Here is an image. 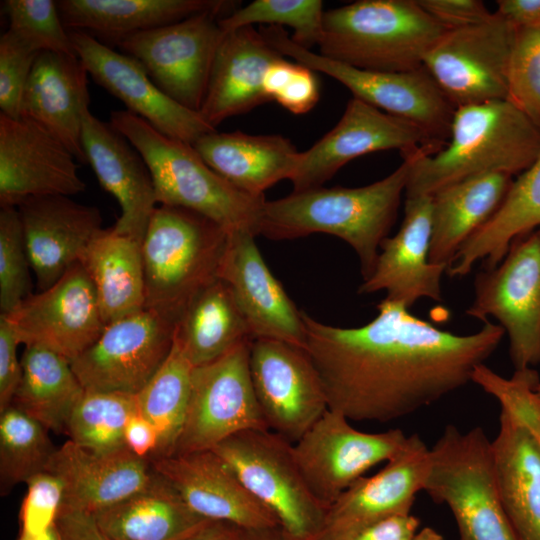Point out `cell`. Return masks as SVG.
I'll list each match as a JSON object with an SVG mask.
<instances>
[{
	"label": "cell",
	"instance_id": "1",
	"mask_svg": "<svg viewBox=\"0 0 540 540\" xmlns=\"http://www.w3.org/2000/svg\"><path fill=\"white\" fill-rule=\"evenodd\" d=\"M369 323L353 328L322 323L302 310L306 347L328 409L350 421L388 422L430 406L472 382L505 331L485 321L457 335L383 299Z\"/></svg>",
	"mask_w": 540,
	"mask_h": 540
},
{
	"label": "cell",
	"instance_id": "2",
	"mask_svg": "<svg viewBox=\"0 0 540 540\" xmlns=\"http://www.w3.org/2000/svg\"><path fill=\"white\" fill-rule=\"evenodd\" d=\"M410 161L362 187H318L265 201L258 235L274 240L313 233L334 235L356 252L363 279L373 272L382 241L395 222L405 193Z\"/></svg>",
	"mask_w": 540,
	"mask_h": 540
},
{
	"label": "cell",
	"instance_id": "3",
	"mask_svg": "<svg viewBox=\"0 0 540 540\" xmlns=\"http://www.w3.org/2000/svg\"><path fill=\"white\" fill-rule=\"evenodd\" d=\"M540 154V128L507 100L455 108L449 141L438 152L405 156V196L432 195L475 176L528 169Z\"/></svg>",
	"mask_w": 540,
	"mask_h": 540
},
{
	"label": "cell",
	"instance_id": "4",
	"mask_svg": "<svg viewBox=\"0 0 540 540\" xmlns=\"http://www.w3.org/2000/svg\"><path fill=\"white\" fill-rule=\"evenodd\" d=\"M110 124L147 164L158 205L199 213L228 232L247 230L258 235L264 196L237 189L212 170L192 144L165 136L127 110L112 111Z\"/></svg>",
	"mask_w": 540,
	"mask_h": 540
},
{
	"label": "cell",
	"instance_id": "5",
	"mask_svg": "<svg viewBox=\"0 0 540 540\" xmlns=\"http://www.w3.org/2000/svg\"><path fill=\"white\" fill-rule=\"evenodd\" d=\"M228 234L199 213L157 205L141 243L145 308L177 324L193 299L219 279Z\"/></svg>",
	"mask_w": 540,
	"mask_h": 540
},
{
	"label": "cell",
	"instance_id": "6",
	"mask_svg": "<svg viewBox=\"0 0 540 540\" xmlns=\"http://www.w3.org/2000/svg\"><path fill=\"white\" fill-rule=\"evenodd\" d=\"M446 30L417 0H358L324 12L318 53L364 70L410 71Z\"/></svg>",
	"mask_w": 540,
	"mask_h": 540
},
{
	"label": "cell",
	"instance_id": "7",
	"mask_svg": "<svg viewBox=\"0 0 540 540\" xmlns=\"http://www.w3.org/2000/svg\"><path fill=\"white\" fill-rule=\"evenodd\" d=\"M423 491L450 509L459 540H518L500 498L491 440L481 427L444 428L429 450Z\"/></svg>",
	"mask_w": 540,
	"mask_h": 540
},
{
	"label": "cell",
	"instance_id": "8",
	"mask_svg": "<svg viewBox=\"0 0 540 540\" xmlns=\"http://www.w3.org/2000/svg\"><path fill=\"white\" fill-rule=\"evenodd\" d=\"M260 32L283 56L337 80L354 98L413 123L440 150L447 144L455 107L423 66L403 72L359 69L296 44L282 27L263 26Z\"/></svg>",
	"mask_w": 540,
	"mask_h": 540
},
{
	"label": "cell",
	"instance_id": "9",
	"mask_svg": "<svg viewBox=\"0 0 540 540\" xmlns=\"http://www.w3.org/2000/svg\"><path fill=\"white\" fill-rule=\"evenodd\" d=\"M216 452L246 488L299 540H313L326 507L308 488L293 454V443L269 429L244 430L227 438Z\"/></svg>",
	"mask_w": 540,
	"mask_h": 540
},
{
	"label": "cell",
	"instance_id": "10",
	"mask_svg": "<svg viewBox=\"0 0 540 540\" xmlns=\"http://www.w3.org/2000/svg\"><path fill=\"white\" fill-rule=\"evenodd\" d=\"M466 313L498 320L509 338L515 370L540 363V228L512 241L502 261L475 280V298Z\"/></svg>",
	"mask_w": 540,
	"mask_h": 540
},
{
	"label": "cell",
	"instance_id": "11",
	"mask_svg": "<svg viewBox=\"0 0 540 540\" xmlns=\"http://www.w3.org/2000/svg\"><path fill=\"white\" fill-rule=\"evenodd\" d=\"M223 17L218 12L205 11L125 36L115 44L122 53L136 59L168 97L199 112L225 33L219 25Z\"/></svg>",
	"mask_w": 540,
	"mask_h": 540
},
{
	"label": "cell",
	"instance_id": "12",
	"mask_svg": "<svg viewBox=\"0 0 540 540\" xmlns=\"http://www.w3.org/2000/svg\"><path fill=\"white\" fill-rule=\"evenodd\" d=\"M516 29L496 12L478 24L446 30L423 67L455 107L507 98V74Z\"/></svg>",
	"mask_w": 540,
	"mask_h": 540
},
{
	"label": "cell",
	"instance_id": "13",
	"mask_svg": "<svg viewBox=\"0 0 540 540\" xmlns=\"http://www.w3.org/2000/svg\"><path fill=\"white\" fill-rule=\"evenodd\" d=\"M251 342L193 368L186 418L175 454L211 450L241 431L268 429L250 377Z\"/></svg>",
	"mask_w": 540,
	"mask_h": 540
},
{
	"label": "cell",
	"instance_id": "14",
	"mask_svg": "<svg viewBox=\"0 0 540 540\" xmlns=\"http://www.w3.org/2000/svg\"><path fill=\"white\" fill-rule=\"evenodd\" d=\"M401 429L367 433L328 409L295 443L293 454L315 498L330 505L370 468L388 462L405 445Z\"/></svg>",
	"mask_w": 540,
	"mask_h": 540
},
{
	"label": "cell",
	"instance_id": "15",
	"mask_svg": "<svg viewBox=\"0 0 540 540\" xmlns=\"http://www.w3.org/2000/svg\"><path fill=\"white\" fill-rule=\"evenodd\" d=\"M175 326L145 308L108 324L72 369L85 391L137 395L169 355Z\"/></svg>",
	"mask_w": 540,
	"mask_h": 540
},
{
	"label": "cell",
	"instance_id": "16",
	"mask_svg": "<svg viewBox=\"0 0 540 540\" xmlns=\"http://www.w3.org/2000/svg\"><path fill=\"white\" fill-rule=\"evenodd\" d=\"M396 149L402 157L434 154L440 148L413 123L352 98L337 124L308 150L300 152L291 178L293 191L322 187L349 161Z\"/></svg>",
	"mask_w": 540,
	"mask_h": 540
},
{
	"label": "cell",
	"instance_id": "17",
	"mask_svg": "<svg viewBox=\"0 0 540 540\" xmlns=\"http://www.w3.org/2000/svg\"><path fill=\"white\" fill-rule=\"evenodd\" d=\"M249 370L267 428L289 442H297L328 410L322 382L305 349L280 340L255 339Z\"/></svg>",
	"mask_w": 540,
	"mask_h": 540
},
{
	"label": "cell",
	"instance_id": "18",
	"mask_svg": "<svg viewBox=\"0 0 540 540\" xmlns=\"http://www.w3.org/2000/svg\"><path fill=\"white\" fill-rule=\"evenodd\" d=\"M4 315L21 343L43 345L70 362L88 349L106 327L95 288L80 262L51 287L31 294Z\"/></svg>",
	"mask_w": 540,
	"mask_h": 540
},
{
	"label": "cell",
	"instance_id": "19",
	"mask_svg": "<svg viewBox=\"0 0 540 540\" xmlns=\"http://www.w3.org/2000/svg\"><path fill=\"white\" fill-rule=\"evenodd\" d=\"M429 450L418 434L408 436L379 472L358 479L330 505L313 540H350L377 522L409 514L423 491Z\"/></svg>",
	"mask_w": 540,
	"mask_h": 540
},
{
	"label": "cell",
	"instance_id": "20",
	"mask_svg": "<svg viewBox=\"0 0 540 540\" xmlns=\"http://www.w3.org/2000/svg\"><path fill=\"white\" fill-rule=\"evenodd\" d=\"M69 34L77 56L95 82L160 133L193 144L216 130L199 112L183 107L162 92L133 57L111 49L87 32Z\"/></svg>",
	"mask_w": 540,
	"mask_h": 540
},
{
	"label": "cell",
	"instance_id": "21",
	"mask_svg": "<svg viewBox=\"0 0 540 540\" xmlns=\"http://www.w3.org/2000/svg\"><path fill=\"white\" fill-rule=\"evenodd\" d=\"M75 156L39 124L0 113V206L86 189Z\"/></svg>",
	"mask_w": 540,
	"mask_h": 540
},
{
	"label": "cell",
	"instance_id": "22",
	"mask_svg": "<svg viewBox=\"0 0 540 540\" xmlns=\"http://www.w3.org/2000/svg\"><path fill=\"white\" fill-rule=\"evenodd\" d=\"M255 237L247 230L229 232L218 278L232 290L253 340H280L305 349L302 310L267 267Z\"/></svg>",
	"mask_w": 540,
	"mask_h": 540
},
{
	"label": "cell",
	"instance_id": "23",
	"mask_svg": "<svg viewBox=\"0 0 540 540\" xmlns=\"http://www.w3.org/2000/svg\"><path fill=\"white\" fill-rule=\"evenodd\" d=\"M155 473L165 479L186 505L206 520L233 523L243 529L279 525L274 513L242 483L213 450L153 459Z\"/></svg>",
	"mask_w": 540,
	"mask_h": 540
},
{
	"label": "cell",
	"instance_id": "24",
	"mask_svg": "<svg viewBox=\"0 0 540 540\" xmlns=\"http://www.w3.org/2000/svg\"><path fill=\"white\" fill-rule=\"evenodd\" d=\"M16 207L39 291L51 287L79 262L103 229L100 210L70 196H34Z\"/></svg>",
	"mask_w": 540,
	"mask_h": 540
},
{
	"label": "cell",
	"instance_id": "25",
	"mask_svg": "<svg viewBox=\"0 0 540 540\" xmlns=\"http://www.w3.org/2000/svg\"><path fill=\"white\" fill-rule=\"evenodd\" d=\"M431 235L432 196L406 198L399 231L382 241L374 270L358 293L383 290L385 299L407 308L420 298L442 301L441 278L448 266L430 262Z\"/></svg>",
	"mask_w": 540,
	"mask_h": 540
},
{
	"label": "cell",
	"instance_id": "26",
	"mask_svg": "<svg viewBox=\"0 0 540 540\" xmlns=\"http://www.w3.org/2000/svg\"><path fill=\"white\" fill-rule=\"evenodd\" d=\"M82 148L99 184L120 206L121 214L112 228L142 243L158 205L144 159L110 123L98 119L90 110L83 120Z\"/></svg>",
	"mask_w": 540,
	"mask_h": 540
},
{
	"label": "cell",
	"instance_id": "27",
	"mask_svg": "<svg viewBox=\"0 0 540 540\" xmlns=\"http://www.w3.org/2000/svg\"><path fill=\"white\" fill-rule=\"evenodd\" d=\"M46 471L62 483L63 507L94 514L144 489L155 477L150 461L127 448L97 454L70 440L55 450Z\"/></svg>",
	"mask_w": 540,
	"mask_h": 540
},
{
	"label": "cell",
	"instance_id": "28",
	"mask_svg": "<svg viewBox=\"0 0 540 540\" xmlns=\"http://www.w3.org/2000/svg\"><path fill=\"white\" fill-rule=\"evenodd\" d=\"M87 75L77 55L40 52L23 93L20 115L46 129L80 162H86L82 127L90 102Z\"/></svg>",
	"mask_w": 540,
	"mask_h": 540
},
{
	"label": "cell",
	"instance_id": "29",
	"mask_svg": "<svg viewBox=\"0 0 540 540\" xmlns=\"http://www.w3.org/2000/svg\"><path fill=\"white\" fill-rule=\"evenodd\" d=\"M283 57L253 26L225 32L199 111L205 122L216 129L224 120L269 101L263 89L264 77Z\"/></svg>",
	"mask_w": 540,
	"mask_h": 540
},
{
	"label": "cell",
	"instance_id": "30",
	"mask_svg": "<svg viewBox=\"0 0 540 540\" xmlns=\"http://www.w3.org/2000/svg\"><path fill=\"white\" fill-rule=\"evenodd\" d=\"M192 146L204 162L237 189L252 196L291 180L300 152L281 135H251L212 131Z\"/></svg>",
	"mask_w": 540,
	"mask_h": 540
},
{
	"label": "cell",
	"instance_id": "31",
	"mask_svg": "<svg viewBox=\"0 0 540 540\" xmlns=\"http://www.w3.org/2000/svg\"><path fill=\"white\" fill-rule=\"evenodd\" d=\"M57 6L68 31H84L114 42L205 11L225 17L239 7L227 0H60Z\"/></svg>",
	"mask_w": 540,
	"mask_h": 540
},
{
	"label": "cell",
	"instance_id": "32",
	"mask_svg": "<svg viewBox=\"0 0 540 540\" xmlns=\"http://www.w3.org/2000/svg\"><path fill=\"white\" fill-rule=\"evenodd\" d=\"M500 498L518 540H540V450L527 429L501 410L491 440Z\"/></svg>",
	"mask_w": 540,
	"mask_h": 540
},
{
	"label": "cell",
	"instance_id": "33",
	"mask_svg": "<svg viewBox=\"0 0 540 540\" xmlns=\"http://www.w3.org/2000/svg\"><path fill=\"white\" fill-rule=\"evenodd\" d=\"M512 177L506 173L475 176L431 195V263L449 267L466 240L498 210L513 183Z\"/></svg>",
	"mask_w": 540,
	"mask_h": 540
},
{
	"label": "cell",
	"instance_id": "34",
	"mask_svg": "<svg viewBox=\"0 0 540 540\" xmlns=\"http://www.w3.org/2000/svg\"><path fill=\"white\" fill-rule=\"evenodd\" d=\"M96 291L106 326L145 309L146 288L141 243L102 229L79 261Z\"/></svg>",
	"mask_w": 540,
	"mask_h": 540
},
{
	"label": "cell",
	"instance_id": "35",
	"mask_svg": "<svg viewBox=\"0 0 540 540\" xmlns=\"http://www.w3.org/2000/svg\"><path fill=\"white\" fill-rule=\"evenodd\" d=\"M540 228V154L513 183L493 216L460 247L446 273L467 275L474 264L496 267L514 239Z\"/></svg>",
	"mask_w": 540,
	"mask_h": 540
},
{
	"label": "cell",
	"instance_id": "36",
	"mask_svg": "<svg viewBox=\"0 0 540 540\" xmlns=\"http://www.w3.org/2000/svg\"><path fill=\"white\" fill-rule=\"evenodd\" d=\"M96 517L110 540H177L206 520L157 473L147 487Z\"/></svg>",
	"mask_w": 540,
	"mask_h": 540
},
{
	"label": "cell",
	"instance_id": "37",
	"mask_svg": "<svg viewBox=\"0 0 540 540\" xmlns=\"http://www.w3.org/2000/svg\"><path fill=\"white\" fill-rule=\"evenodd\" d=\"M174 339L194 367L253 341L232 290L221 279L193 299L175 326Z\"/></svg>",
	"mask_w": 540,
	"mask_h": 540
},
{
	"label": "cell",
	"instance_id": "38",
	"mask_svg": "<svg viewBox=\"0 0 540 540\" xmlns=\"http://www.w3.org/2000/svg\"><path fill=\"white\" fill-rule=\"evenodd\" d=\"M22 376L13 405L48 430L65 432L67 421L85 393L71 362L39 344L25 345Z\"/></svg>",
	"mask_w": 540,
	"mask_h": 540
},
{
	"label": "cell",
	"instance_id": "39",
	"mask_svg": "<svg viewBox=\"0 0 540 540\" xmlns=\"http://www.w3.org/2000/svg\"><path fill=\"white\" fill-rule=\"evenodd\" d=\"M193 368L174 339L164 363L136 395L139 413L158 433L159 448L154 459L176 452L186 418Z\"/></svg>",
	"mask_w": 540,
	"mask_h": 540
},
{
	"label": "cell",
	"instance_id": "40",
	"mask_svg": "<svg viewBox=\"0 0 540 540\" xmlns=\"http://www.w3.org/2000/svg\"><path fill=\"white\" fill-rule=\"evenodd\" d=\"M136 395L85 391L67 421L65 433L76 445L97 454L126 449L124 429L138 413Z\"/></svg>",
	"mask_w": 540,
	"mask_h": 540
},
{
	"label": "cell",
	"instance_id": "41",
	"mask_svg": "<svg viewBox=\"0 0 540 540\" xmlns=\"http://www.w3.org/2000/svg\"><path fill=\"white\" fill-rule=\"evenodd\" d=\"M44 427L11 404L0 412V487L7 494L15 485L46 471L56 448Z\"/></svg>",
	"mask_w": 540,
	"mask_h": 540
},
{
	"label": "cell",
	"instance_id": "42",
	"mask_svg": "<svg viewBox=\"0 0 540 540\" xmlns=\"http://www.w3.org/2000/svg\"><path fill=\"white\" fill-rule=\"evenodd\" d=\"M324 12L320 0H255L220 18L219 25L225 32L253 24L288 26L291 39L310 50L321 42Z\"/></svg>",
	"mask_w": 540,
	"mask_h": 540
},
{
	"label": "cell",
	"instance_id": "43",
	"mask_svg": "<svg viewBox=\"0 0 540 540\" xmlns=\"http://www.w3.org/2000/svg\"><path fill=\"white\" fill-rule=\"evenodd\" d=\"M7 30L37 52L76 56L75 49L53 0H5Z\"/></svg>",
	"mask_w": 540,
	"mask_h": 540
},
{
	"label": "cell",
	"instance_id": "44",
	"mask_svg": "<svg viewBox=\"0 0 540 540\" xmlns=\"http://www.w3.org/2000/svg\"><path fill=\"white\" fill-rule=\"evenodd\" d=\"M472 382L494 397L501 410L509 413L531 434L540 450V383L534 368L515 370L510 378L502 377L485 364L477 366Z\"/></svg>",
	"mask_w": 540,
	"mask_h": 540
},
{
	"label": "cell",
	"instance_id": "45",
	"mask_svg": "<svg viewBox=\"0 0 540 540\" xmlns=\"http://www.w3.org/2000/svg\"><path fill=\"white\" fill-rule=\"evenodd\" d=\"M32 271L19 212L0 210V311L9 314L32 293Z\"/></svg>",
	"mask_w": 540,
	"mask_h": 540
},
{
	"label": "cell",
	"instance_id": "46",
	"mask_svg": "<svg viewBox=\"0 0 540 540\" xmlns=\"http://www.w3.org/2000/svg\"><path fill=\"white\" fill-rule=\"evenodd\" d=\"M506 100L540 128V27L516 29Z\"/></svg>",
	"mask_w": 540,
	"mask_h": 540
},
{
	"label": "cell",
	"instance_id": "47",
	"mask_svg": "<svg viewBox=\"0 0 540 540\" xmlns=\"http://www.w3.org/2000/svg\"><path fill=\"white\" fill-rule=\"evenodd\" d=\"M263 89L269 101H275L293 114L309 112L319 100L315 71L298 62L281 58L267 70Z\"/></svg>",
	"mask_w": 540,
	"mask_h": 540
},
{
	"label": "cell",
	"instance_id": "48",
	"mask_svg": "<svg viewBox=\"0 0 540 540\" xmlns=\"http://www.w3.org/2000/svg\"><path fill=\"white\" fill-rule=\"evenodd\" d=\"M35 51L9 30L0 37V110L10 118H20L23 93L34 61Z\"/></svg>",
	"mask_w": 540,
	"mask_h": 540
},
{
	"label": "cell",
	"instance_id": "49",
	"mask_svg": "<svg viewBox=\"0 0 540 540\" xmlns=\"http://www.w3.org/2000/svg\"><path fill=\"white\" fill-rule=\"evenodd\" d=\"M26 484L19 535L36 537L55 525L63 503V486L57 476L47 471L32 476Z\"/></svg>",
	"mask_w": 540,
	"mask_h": 540
},
{
	"label": "cell",
	"instance_id": "50",
	"mask_svg": "<svg viewBox=\"0 0 540 540\" xmlns=\"http://www.w3.org/2000/svg\"><path fill=\"white\" fill-rule=\"evenodd\" d=\"M21 341L12 324L0 314V412L11 405L22 376L17 348Z\"/></svg>",
	"mask_w": 540,
	"mask_h": 540
},
{
	"label": "cell",
	"instance_id": "51",
	"mask_svg": "<svg viewBox=\"0 0 540 540\" xmlns=\"http://www.w3.org/2000/svg\"><path fill=\"white\" fill-rule=\"evenodd\" d=\"M417 2L447 30L482 23L494 14L480 0H417Z\"/></svg>",
	"mask_w": 540,
	"mask_h": 540
},
{
	"label": "cell",
	"instance_id": "52",
	"mask_svg": "<svg viewBox=\"0 0 540 540\" xmlns=\"http://www.w3.org/2000/svg\"><path fill=\"white\" fill-rule=\"evenodd\" d=\"M55 526L60 540H110L94 513L61 506Z\"/></svg>",
	"mask_w": 540,
	"mask_h": 540
},
{
	"label": "cell",
	"instance_id": "53",
	"mask_svg": "<svg viewBox=\"0 0 540 540\" xmlns=\"http://www.w3.org/2000/svg\"><path fill=\"white\" fill-rule=\"evenodd\" d=\"M125 447L137 457L151 461L159 448L155 427L139 412L133 415L124 429Z\"/></svg>",
	"mask_w": 540,
	"mask_h": 540
},
{
	"label": "cell",
	"instance_id": "54",
	"mask_svg": "<svg viewBox=\"0 0 540 540\" xmlns=\"http://www.w3.org/2000/svg\"><path fill=\"white\" fill-rule=\"evenodd\" d=\"M420 526L418 517L400 514L377 522L350 540H411Z\"/></svg>",
	"mask_w": 540,
	"mask_h": 540
},
{
	"label": "cell",
	"instance_id": "55",
	"mask_svg": "<svg viewBox=\"0 0 540 540\" xmlns=\"http://www.w3.org/2000/svg\"><path fill=\"white\" fill-rule=\"evenodd\" d=\"M496 13L515 29L540 27V0H498Z\"/></svg>",
	"mask_w": 540,
	"mask_h": 540
},
{
	"label": "cell",
	"instance_id": "56",
	"mask_svg": "<svg viewBox=\"0 0 540 540\" xmlns=\"http://www.w3.org/2000/svg\"><path fill=\"white\" fill-rule=\"evenodd\" d=\"M184 540H243V528L220 520H204Z\"/></svg>",
	"mask_w": 540,
	"mask_h": 540
},
{
	"label": "cell",
	"instance_id": "57",
	"mask_svg": "<svg viewBox=\"0 0 540 540\" xmlns=\"http://www.w3.org/2000/svg\"><path fill=\"white\" fill-rule=\"evenodd\" d=\"M243 540H299L291 536L280 525L260 528L243 529Z\"/></svg>",
	"mask_w": 540,
	"mask_h": 540
},
{
	"label": "cell",
	"instance_id": "58",
	"mask_svg": "<svg viewBox=\"0 0 540 540\" xmlns=\"http://www.w3.org/2000/svg\"><path fill=\"white\" fill-rule=\"evenodd\" d=\"M411 540H445L444 537L432 527H424L417 531Z\"/></svg>",
	"mask_w": 540,
	"mask_h": 540
},
{
	"label": "cell",
	"instance_id": "59",
	"mask_svg": "<svg viewBox=\"0 0 540 540\" xmlns=\"http://www.w3.org/2000/svg\"><path fill=\"white\" fill-rule=\"evenodd\" d=\"M18 540H60L56 526L54 525L43 534L36 537L19 535Z\"/></svg>",
	"mask_w": 540,
	"mask_h": 540
},
{
	"label": "cell",
	"instance_id": "60",
	"mask_svg": "<svg viewBox=\"0 0 540 540\" xmlns=\"http://www.w3.org/2000/svg\"><path fill=\"white\" fill-rule=\"evenodd\" d=\"M536 392H537L538 396L540 397V383L536 387Z\"/></svg>",
	"mask_w": 540,
	"mask_h": 540
},
{
	"label": "cell",
	"instance_id": "61",
	"mask_svg": "<svg viewBox=\"0 0 540 540\" xmlns=\"http://www.w3.org/2000/svg\"><path fill=\"white\" fill-rule=\"evenodd\" d=\"M186 536H187V535H186ZM186 536H185V537H186ZM185 537L179 538V539H177V540H184Z\"/></svg>",
	"mask_w": 540,
	"mask_h": 540
}]
</instances>
